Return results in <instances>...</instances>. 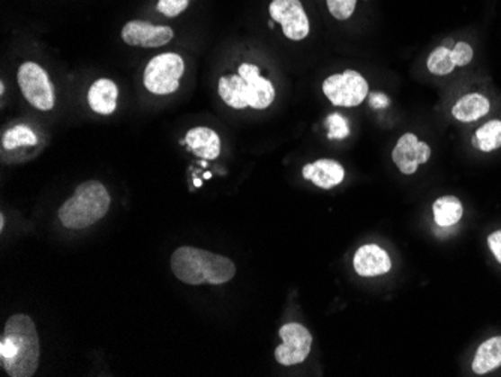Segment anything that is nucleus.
<instances>
[{
  "label": "nucleus",
  "mask_w": 501,
  "mask_h": 377,
  "mask_svg": "<svg viewBox=\"0 0 501 377\" xmlns=\"http://www.w3.org/2000/svg\"><path fill=\"white\" fill-rule=\"evenodd\" d=\"M218 92L227 105L237 110L267 109L276 95L272 82L262 77L260 69L253 64H242L235 76L219 78Z\"/></svg>",
  "instance_id": "obj_3"
},
{
  "label": "nucleus",
  "mask_w": 501,
  "mask_h": 377,
  "mask_svg": "<svg viewBox=\"0 0 501 377\" xmlns=\"http://www.w3.org/2000/svg\"><path fill=\"white\" fill-rule=\"evenodd\" d=\"M38 137L28 125H14L2 137V146L8 150L19 149L22 146H37Z\"/></svg>",
  "instance_id": "obj_20"
},
{
  "label": "nucleus",
  "mask_w": 501,
  "mask_h": 377,
  "mask_svg": "<svg viewBox=\"0 0 501 377\" xmlns=\"http://www.w3.org/2000/svg\"><path fill=\"white\" fill-rule=\"evenodd\" d=\"M326 127L329 128L330 140H343L350 134L348 130L347 119H344L341 114H330L329 118L326 119Z\"/></svg>",
  "instance_id": "obj_22"
},
{
  "label": "nucleus",
  "mask_w": 501,
  "mask_h": 377,
  "mask_svg": "<svg viewBox=\"0 0 501 377\" xmlns=\"http://www.w3.org/2000/svg\"><path fill=\"white\" fill-rule=\"evenodd\" d=\"M330 14L336 20H348L356 8L357 0H326Z\"/></svg>",
  "instance_id": "obj_23"
},
{
  "label": "nucleus",
  "mask_w": 501,
  "mask_h": 377,
  "mask_svg": "<svg viewBox=\"0 0 501 377\" xmlns=\"http://www.w3.org/2000/svg\"><path fill=\"white\" fill-rule=\"evenodd\" d=\"M210 177H212V173L210 172L204 173V179H210Z\"/></svg>",
  "instance_id": "obj_29"
},
{
  "label": "nucleus",
  "mask_w": 501,
  "mask_h": 377,
  "mask_svg": "<svg viewBox=\"0 0 501 377\" xmlns=\"http://www.w3.org/2000/svg\"><path fill=\"white\" fill-rule=\"evenodd\" d=\"M302 175L307 181L312 182L318 188L330 190L344 181L345 168L335 159L320 158L307 164L302 168Z\"/></svg>",
  "instance_id": "obj_13"
},
{
  "label": "nucleus",
  "mask_w": 501,
  "mask_h": 377,
  "mask_svg": "<svg viewBox=\"0 0 501 377\" xmlns=\"http://www.w3.org/2000/svg\"><path fill=\"white\" fill-rule=\"evenodd\" d=\"M488 246L491 248L492 255L496 257L497 262L501 264V230H496L488 237Z\"/></svg>",
  "instance_id": "obj_26"
},
{
  "label": "nucleus",
  "mask_w": 501,
  "mask_h": 377,
  "mask_svg": "<svg viewBox=\"0 0 501 377\" xmlns=\"http://www.w3.org/2000/svg\"><path fill=\"white\" fill-rule=\"evenodd\" d=\"M269 13L273 22L282 26L285 38L302 41L309 35V20L300 0H272Z\"/></svg>",
  "instance_id": "obj_9"
},
{
  "label": "nucleus",
  "mask_w": 501,
  "mask_h": 377,
  "mask_svg": "<svg viewBox=\"0 0 501 377\" xmlns=\"http://www.w3.org/2000/svg\"><path fill=\"white\" fill-rule=\"evenodd\" d=\"M433 212L434 220L440 228H452L460 223L464 215V208L458 197L443 196L434 202Z\"/></svg>",
  "instance_id": "obj_18"
},
{
  "label": "nucleus",
  "mask_w": 501,
  "mask_h": 377,
  "mask_svg": "<svg viewBox=\"0 0 501 377\" xmlns=\"http://www.w3.org/2000/svg\"><path fill=\"white\" fill-rule=\"evenodd\" d=\"M426 67H428L429 73L434 76H447V74L453 73L456 65L452 59L451 49H447V47L435 49L426 60Z\"/></svg>",
  "instance_id": "obj_21"
},
{
  "label": "nucleus",
  "mask_w": 501,
  "mask_h": 377,
  "mask_svg": "<svg viewBox=\"0 0 501 377\" xmlns=\"http://www.w3.org/2000/svg\"><path fill=\"white\" fill-rule=\"evenodd\" d=\"M489 110H491V103L487 96L480 95V94H469V95L462 96L453 105L452 114L460 122H474V121L487 116Z\"/></svg>",
  "instance_id": "obj_16"
},
{
  "label": "nucleus",
  "mask_w": 501,
  "mask_h": 377,
  "mask_svg": "<svg viewBox=\"0 0 501 377\" xmlns=\"http://www.w3.org/2000/svg\"><path fill=\"white\" fill-rule=\"evenodd\" d=\"M186 146L199 158L215 159L221 154V140L217 132L206 127L192 128L186 132Z\"/></svg>",
  "instance_id": "obj_15"
},
{
  "label": "nucleus",
  "mask_w": 501,
  "mask_h": 377,
  "mask_svg": "<svg viewBox=\"0 0 501 377\" xmlns=\"http://www.w3.org/2000/svg\"><path fill=\"white\" fill-rule=\"evenodd\" d=\"M170 265L174 277L190 286L226 284L236 275V265L228 257L194 247L177 248Z\"/></svg>",
  "instance_id": "obj_2"
},
{
  "label": "nucleus",
  "mask_w": 501,
  "mask_h": 377,
  "mask_svg": "<svg viewBox=\"0 0 501 377\" xmlns=\"http://www.w3.org/2000/svg\"><path fill=\"white\" fill-rule=\"evenodd\" d=\"M473 49L467 42H456L455 47L452 49V59L455 62L456 67H465L473 59Z\"/></svg>",
  "instance_id": "obj_25"
},
{
  "label": "nucleus",
  "mask_w": 501,
  "mask_h": 377,
  "mask_svg": "<svg viewBox=\"0 0 501 377\" xmlns=\"http://www.w3.org/2000/svg\"><path fill=\"white\" fill-rule=\"evenodd\" d=\"M473 372L476 374H488L501 367V337H492L479 346L474 355Z\"/></svg>",
  "instance_id": "obj_17"
},
{
  "label": "nucleus",
  "mask_w": 501,
  "mask_h": 377,
  "mask_svg": "<svg viewBox=\"0 0 501 377\" xmlns=\"http://www.w3.org/2000/svg\"><path fill=\"white\" fill-rule=\"evenodd\" d=\"M185 62L177 53L155 56L145 69V86L155 95H170L179 89Z\"/></svg>",
  "instance_id": "obj_5"
},
{
  "label": "nucleus",
  "mask_w": 501,
  "mask_h": 377,
  "mask_svg": "<svg viewBox=\"0 0 501 377\" xmlns=\"http://www.w3.org/2000/svg\"><path fill=\"white\" fill-rule=\"evenodd\" d=\"M19 86L24 98L35 109L51 110L55 107V87L51 85L49 74L41 65L35 62H24L19 68Z\"/></svg>",
  "instance_id": "obj_7"
},
{
  "label": "nucleus",
  "mask_w": 501,
  "mask_h": 377,
  "mask_svg": "<svg viewBox=\"0 0 501 377\" xmlns=\"http://www.w3.org/2000/svg\"><path fill=\"white\" fill-rule=\"evenodd\" d=\"M109 192L101 182L87 181L77 186L73 197L60 206L59 220L67 229L91 228L109 212Z\"/></svg>",
  "instance_id": "obj_4"
},
{
  "label": "nucleus",
  "mask_w": 501,
  "mask_h": 377,
  "mask_svg": "<svg viewBox=\"0 0 501 377\" xmlns=\"http://www.w3.org/2000/svg\"><path fill=\"white\" fill-rule=\"evenodd\" d=\"M40 337L28 314L6 320L0 338V364L11 377H32L40 365Z\"/></svg>",
  "instance_id": "obj_1"
},
{
  "label": "nucleus",
  "mask_w": 501,
  "mask_h": 377,
  "mask_svg": "<svg viewBox=\"0 0 501 377\" xmlns=\"http://www.w3.org/2000/svg\"><path fill=\"white\" fill-rule=\"evenodd\" d=\"M174 37L172 28L168 26H157V24L134 20L128 22L122 29V40L128 46L145 47V49H157L172 41Z\"/></svg>",
  "instance_id": "obj_11"
},
{
  "label": "nucleus",
  "mask_w": 501,
  "mask_h": 377,
  "mask_svg": "<svg viewBox=\"0 0 501 377\" xmlns=\"http://www.w3.org/2000/svg\"><path fill=\"white\" fill-rule=\"evenodd\" d=\"M431 148L425 141H420L413 132H406L399 137L392 150L393 163L404 175H415L420 164L428 163Z\"/></svg>",
  "instance_id": "obj_10"
},
{
  "label": "nucleus",
  "mask_w": 501,
  "mask_h": 377,
  "mask_svg": "<svg viewBox=\"0 0 501 377\" xmlns=\"http://www.w3.org/2000/svg\"><path fill=\"white\" fill-rule=\"evenodd\" d=\"M4 228H5V217L2 215V217H0V229L4 230Z\"/></svg>",
  "instance_id": "obj_28"
},
{
  "label": "nucleus",
  "mask_w": 501,
  "mask_h": 377,
  "mask_svg": "<svg viewBox=\"0 0 501 377\" xmlns=\"http://www.w3.org/2000/svg\"><path fill=\"white\" fill-rule=\"evenodd\" d=\"M323 92L327 100L336 107H357L365 101L370 86L361 74L347 69L326 78Z\"/></svg>",
  "instance_id": "obj_6"
},
{
  "label": "nucleus",
  "mask_w": 501,
  "mask_h": 377,
  "mask_svg": "<svg viewBox=\"0 0 501 377\" xmlns=\"http://www.w3.org/2000/svg\"><path fill=\"white\" fill-rule=\"evenodd\" d=\"M473 145L482 152H492L501 148V121L494 119L474 132Z\"/></svg>",
  "instance_id": "obj_19"
},
{
  "label": "nucleus",
  "mask_w": 501,
  "mask_h": 377,
  "mask_svg": "<svg viewBox=\"0 0 501 377\" xmlns=\"http://www.w3.org/2000/svg\"><path fill=\"white\" fill-rule=\"evenodd\" d=\"M119 89L116 83L109 78H100L92 85L87 94V101L95 113L109 116L118 109Z\"/></svg>",
  "instance_id": "obj_14"
},
{
  "label": "nucleus",
  "mask_w": 501,
  "mask_h": 377,
  "mask_svg": "<svg viewBox=\"0 0 501 377\" xmlns=\"http://www.w3.org/2000/svg\"><path fill=\"white\" fill-rule=\"evenodd\" d=\"M353 266L361 277H379L392 269V260L381 247L375 244L362 246L354 255Z\"/></svg>",
  "instance_id": "obj_12"
},
{
  "label": "nucleus",
  "mask_w": 501,
  "mask_h": 377,
  "mask_svg": "<svg viewBox=\"0 0 501 377\" xmlns=\"http://www.w3.org/2000/svg\"><path fill=\"white\" fill-rule=\"evenodd\" d=\"M280 337L282 343L275 349V359L281 365H298L311 354V332L300 323L291 322L281 327Z\"/></svg>",
  "instance_id": "obj_8"
},
{
  "label": "nucleus",
  "mask_w": 501,
  "mask_h": 377,
  "mask_svg": "<svg viewBox=\"0 0 501 377\" xmlns=\"http://www.w3.org/2000/svg\"><path fill=\"white\" fill-rule=\"evenodd\" d=\"M190 5V0H158L157 10L166 17H177Z\"/></svg>",
  "instance_id": "obj_24"
},
{
  "label": "nucleus",
  "mask_w": 501,
  "mask_h": 377,
  "mask_svg": "<svg viewBox=\"0 0 501 377\" xmlns=\"http://www.w3.org/2000/svg\"><path fill=\"white\" fill-rule=\"evenodd\" d=\"M203 185V182H201V179H199V177H195L194 179V186L195 188H200V186Z\"/></svg>",
  "instance_id": "obj_27"
},
{
  "label": "nucleus",
  "mask_w": 501,
  "mask_h": 377,
  "mask_svg": "<svg viewBox=\"0 0 501 377\" xmlns=\"http://www.w3.org/2000/svg\"><path fill=\"white\" fill-rule=\"evenodd\" d=\"M269 28L271 29L275 28V22H273V20H271V22H269Z\"/></svg>",
  "instance_id": "obj_30"
}]
</instances>
